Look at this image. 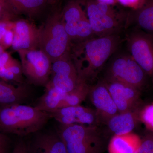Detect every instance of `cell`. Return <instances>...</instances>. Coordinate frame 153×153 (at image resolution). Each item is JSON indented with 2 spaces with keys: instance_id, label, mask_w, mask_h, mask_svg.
Returning a JSON list of instances; mask_svg holds the SVG:
<instances>
[{
  "instance_id": "obj_3",
  "label": "cell",
  "mask_w": 153,
  "mask_h": 153,
  "mask_svg": "<svg viewBox=\"0 0 153 153\" xmlns=\"http://www.w3.org/2000/svg\"><path fill=\"white\" fill-rule=\"evenodd\" d=\"M94 35L103 37L117 35L127 28L128 13L97 0H82Z\"/></svg>"
},
{
  "instance_id": "obj_33",
  "label": "cell",
  "mask_w": 153,
  "mask_h": 153,
  "mask_svg": "<svg viewBox=\"0 0 153 153\" xmlns=\"http://www.w3.org/2000/svg\"><path fill=\"white\" fill-rule=\"evenodd\" d=\"M46 1L48 3L49 6L55 7L59 4L61 0H46Z\"/></svg>"
},
{
  "instance_id": "obj_25",
  "label": "cell",
  "mask_w": 153,
  "mask_h": 153,
  "mask_svg": "<svg viewBox=\"0 0 153 153\" xmlns=\"http://www.w3.org/2000/svg\"><path fill=\"white\" fill-rule=\"evenodd\" d=\"M139 118L147 128L153 131V104L144 108L139 114Z\"/></svg>"
},
{
  "instance_id": "obj_14",
  "label": "cell",
  "mask_w": 153,
  "mask_h": 153,
  "mask_svg": "<svg viewBox=\"0 0 153 153\" xmlns=\"http://www.w3.org/2000/svg\"><path fill=\"white\" fill-rule=\"evenodd\" d=\"M28 144L43 153H68L57 132L37 134Z\"/></svg>"
},
{
  "instance_id": "obj_11",
  "label": "cell",
  "mask_w": 153,
  "mask_h": 153,
  "mask_svg": "<svg viewBox=\"0 0 153 153\" xmlns=\"http://www.w3.org/2000/svg\"><path fill=\"white\" fill-rule=\"evenodd\" d=\"M50 114L52 118L62 125H95L99 120L96 111L80 105L57 108Z\"/></svg>"
},
{
  "instance_id": "obj_15",
  "label": "cell",
  "mask_w": 153,
  "mask_h": 153,
  "mask_svg": "<svg viewBox=\"0 0 153 153\" xmlns=\"http://www.w3.org/2000/svg\"><path fill=\"white\" fill-rule=\"evenodd\" d=\"M132 25L153 34V0H146L140 9L128 13L127 28Z\"/></svg>"
},
{
  "instance_id": "obj_21",
  "label": "cell",
  "mask_w": 153,
  "mask_h": 153,
  "mask_svg": "<svg viewBox=\"0 0 153 153\" xmlns=\"http://www.w3.org/2000/svg\"><path fill=\"white\" fill-rule=\"evenodd\" d=\"M71 43L83 42L96 37L87 17L76 23H63Z\"/></svg>"
},
{
  "instance_id": "obj_19",
  "label": "cell",
  "mask_w": 153,
  "mask_h": 153,
  "mask_svg": "<svg viewBox=\"0 0 153 153\" xmlns=\"http://www.w3.org/2000/svg\"><path fill=\"white\" fill-rule=\"evenodd\" d=\"M19 16L24 15L31 20L37 19L49 6L46 0H8Z\"/></svg>"
},
{
  "instance_id": "obj_10",
  "label": "cell",
  "mask_w": 153,
  "mask_h": 153,
  "mask_svg": "<svg viewBox=\"0 0 153 153\" xmlns=\"http://www.w3.org/2000/svg\"><path fill=\"white\" fill-rule=\"evenodd\" d=\"M14 37L12 49L18 52L25 49H39L41 27L24 19H19L13 22Z\"/></svg>"
},
{
  "instance_id": "obj_12",
  "label": "cell",
  "mask_w": 153,
  "mask_h": 153,
  "mask_svg": "<svg viewBox=\"0 0 153 153\" xmlns=\"http://www.w3.org/2000/svg\"><path fill=\"white\" fill-rule=\"evenodd\" d=\"M116 105L119 113L132 110L140 96V90L131 85L116 80L104 81Z\"/></svg>"
},
{
  "instance_id": "obj_32",
  "label": "cell",
  "mask_w": 153,
  "mask_h": 153,
  "mask_svg": "<svg viewBox=\"0 0 153 153\" xmlns=\"http://www.w3.org/2000/svg\"><path fill=\"white\" fill-rule=\"evenodd\" d=\"M97 1L100 2L104 3L110 5L114 6L116 3H117V0H97Z\"/></svg>"
},
{
  "instance_id": "obj_16",
  "label": "cell",
  "mask_w": 153,
  "mask_h": 153,
  "mask_svg": "<svg viewBox=\"0 0 153 153\" xmlns=\"http://www.w3.org/2000/svg\"><path fill=\"white\" fill-rule=\"evenodd\" d=\"M30 94L29 88L24 84L14 85L0 79V106L22 103Z\"/></svg>"
},
{
  "instance_id": "obj_1",
  "label": "cell",
  "mask_w": 153,
  "mask_h": 153,
  "mask_svg": "<svg viewBox=\"0 0 153 153\" xmlns=\"http://www.w3.org/2000/svg\"><path fill=\"white\" fill-rule=\"evenodd\" d=\"M122 41L117 34L96 36L83 42L72 43L70 56L77 70L79 81L88 83L95 79Z\"/></svg>"
},
{
  "instance_id": "obj_13",
  "label": "cell",
  "mask_w": 153,
  "mask_h": 153,
  "mask_svg": "<svg viewBox=\"0 0 153 153\" xmlns=\"http://www.w3.org/2000/svg\"><path fill=\"white\" fill-rule=\"evenodd\" d=\"M92 104L96 108L98 119L108 121L115 115L119 113L116 105L110 93L105 82H99L91 86L89 94Z\"/></svg>"
},
{
  "instance_id": "obj_8",
  "label": "cell",
  "mask_w": 153,
  "mask_h": 153,
  "mask_svg": "<svg viewBox=\"0 0 153 153\" xmlns=\"http://www.w3.org/2000/svg\"><path fill=\"white\" fill-rule=\"evenodd\" d=\"M126 42L129 54L153 79V34L135 30L128 35Z\"/></svg>"
},
{
  "instance_id": "obj_7",
  "label": "cell",
  "mask_w": 153,
  "mask_h": 153,
  "mask_svg": "<svg viewBox=\"0 0 153 153\" xmlns=\"http://www.w3.org/2000/svg\"><path fill=\"white\" fill-rule=\"evenodd\" d=\"M23 74L31 84L45 87L50 80L52 62L39 49L18 51Z\"/></svg>"
},
{
  "instance_id": "obj_24",
  "label": "cell",
  "mask_w": 153,
  "mask_h": 153,
  "mask_svg": "<svg viewBox=\"0 0 153 153\" xmlns=\"http://www.w3.org/2000/svg\"><path fill=\"white\" fill-rule=\"evenodd\" d=\"M0 15L5 21L10 22L16 21L19 16L8 0H0Z\"/></svg>"
},
{
  "instance_id": "obj_18",
  "label": "cell",
  "mask_w": 153,
  "mask_h": 153,
  "mask_svg": "<svg viewBox=\"0 0 153 153\" xmlns=\"http://www.w3.org/2000/svg\"><path fill=\"white\" fill-rule=\"evenodd\" d=\"M141 139L132 132L114 135L108 146V153H136Z\"/></svg>"
},
{
  "instance_id": "obj_17",
  "label": "cell",
  "mask_w": 153,
  "mask_h": 153,
  "mask_svg": "<svg viewBox=\"0 0 153 153\" xmlns=\"http://www.w3.org/2000/svg\"><path fill=\"white\" fill-rule=\"evenodd\" d=\"M139 115L132 110L119 113L110 118L108 126L114 135H122L131 133L136 126Z\"/></svg>"
},
{
  "instance_id": "obj_6",
  "label": "cell",
  "mask_w": 153,
  "mask_h": 153,
  "mask_svg": "<svg viewBox=\"0 0 153 153\" xmlns=\"http://www.w3.org/2000/svg\"><path fill=\"white\" fill-rule=\"evenodd\" d=\"M147 76L129 53H121L111 59L105 79L123 82L140 90L146 85Z\"/></svg>"
},
{
  "instance_id": "obj_2",
  "label": "cell",
  "mask_w": 153,
  "mask_h": 153,
  "mask_svg": "<svg viewBox=\"0 0 153 153\" xmlns=\"http://www.w3.org/2000/svg\"><path fill=\"white\" fill-rule=\"evenodd\" d=\"M52 118L35 106L15 103L0 106V128L7 134L26 136L40 131Z\"/></svg>"
},
{
  "instance_id": "obj_26",
  "label": "cell",
  "mask_w": 153,
  "mask_h": 153,
  "mask_svg": "<svg viewBox=\"0 0 153 153\" xmlns=\"http://www.w3.org/2000/svg\"><path fill=\"white\" fill-rule=\"evenodd\" d=\"M136 153H153V131L141 139Z\"/></svg>"
},
{
  "instance_id": "obj_27",
  "label": "cell",
  "mask_w": 153,
  "mask_h": 153,
  "mask_svg": "<svg viewBox=\"0 0 153 153\" xmlns=\"http://www.w3.org/2000/svg\"><path fill=\"white\" fill-rule=\"evenodd\" d=\"M146 0H117V3L125 7L137 10L143 6Z\"/></svg>"
},
{
  "instance_id": "obj_29",
  "label": "cell",
  "mask_w": 153,
  "mask_h": 153,
  "mask_svg": "<svg viewBox=\"0 0 153 153\" xmlns=\"http://www.w3.org/2000/svg\"><path fill=\"white\" fill-rule=\"evenodd\" d=\"M12 153H29L27 143L21 140L16 144Z\"/></svg>"
},
{
  "instance_id": "obj_4",
  "label": "cell",
  "mask_w": 153,
  "mask_h": 153,
  "mask_svg": "<svg viewBox=\"0 0 153 153\" xmlns=\"http://www.w3.org/2000/svg\"><path fill=\"white\" fill-rule=\"evenodd\" d=\"M57 133L68 153H102L105 140L95 125H59Z\"/></svg>"
},
{
  "instance_id": "obj_22",
  "label": "cell",
  "mask_w": 153,
  "mask_h": 153,
  "mask_svg": "<svg viewBox=\"0 0 153 153\" xmlns=\"http://www.w3.org/2000/svg\"><path fill=\"white\" fill-rule=\"evenodd\" d=\"M90 88L88 82L80 81L73 90L66 94L58 108L80 105L89 94Z\"/></svg>"
},
{
  "instance_id": "obj_31",
  "label": "cell",
  "mask_w": 153,
  "mask_h": 153,
  "mask_svg": "<svg viewBox=\"0 0 153 153\" xmlns=\"http://www.w3.org/2000/svg\"><path fill=\"white\" fill-rule=\"evenodd\" d=\"M7 25L4 22H0V41L2 40L7 31Z\"/></svg>"
},
{
  "instance_id": "obj_20",
  "label": "cell",
  "mask_w": 153,
  "mask_h": 153,
  "mask_svg": "<svg viewBox=\"0 0 153 153\" xmlns=\"http://www.w3.org/2000/svg\"><path fill=\"white\" fill-rule=\"evenodd\" d=\"M45 87V92L35 106L39 110L51 113L58 108L66 93L57 90L49 82Z\"/></svg>"
},
{
  "instance_id": "obj_9",
  "label": "cell",
  "mask_w": 153,
  "mask_h": 153,
  "mask_svg": "<svg viewBox=\"0 0 153 153\" xmlns=\"http://www.w3.org/2000/svg\"><path fill=\"white\" fill-rule=\"evenodd\" d=\"M51 74L49 83L63 93L70 92L80 82L70 54L52 63Z\"/></svg>"
},
{
  "instance_id": "obj_30",
  "label": "cell",
  "mask_w": 153,
  "mask_h": 153,
  "mask_svg": "<svg viewBox=\"0 0 153 153\" xmlns=\"http://www.w3.org/2000/svg\"><path fill=\"white\" fill-rule=\"evenodd\" d=\"M13 37V31L10 30H7L2 39L4 45L6 47L12 46Z\"/></svg>"
},
{
  "instance_id": "obj_5",
  "label": "cell",
  "mask_w": 153,
  "mask_h": 153,
  "mask_svg": "<svg viewBox=\"0 0 153 153\" xmlns=\"http://www.w3.org/2000/svg\"><path fill=\"white\" fill-rule=\"evenodd\" d=\"M39 49L52 63L70 54L71 42L61 16V11H54L41 27Z\"/></svg>"
},
{
  "instance_id": "obj_28",
  "label": "cell",
  "mask_w": 153,
  "mask_h": 153,
  "mask_svg": "<svg viewBox=\"0 0 153 153\" xmlns=\"http://www.w3.org/2000/svg\"><path fill=\"white\" fill-rule=\"evenodd\" d=\"M7 134L0 128V153H8L10 141Z\"/></svg>"
},
{
  "instance_id": "obj_23",
  "label": "cell",
  "mask_w": 153,
  "mask_h": 153,
  "mask_svg": "<svg viewBox=\"0 0 153 153\" xmlns=\"http://www.w3.org/2000/svg\"><path fill=\"white\" fill-rule=\"evenodd\" d=\"M82 0H69L61 10L63 23H76L87 17Z\"/></svg>"
}]
</instances>
